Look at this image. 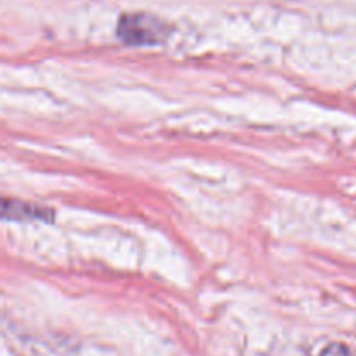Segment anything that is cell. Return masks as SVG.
Masks as SVG:
<instances>
[{"mask_svg": "<svg viewBox=\"0 0 356 356\" xmlns=\"http://www.w3.org/2000/svg\"><path fill=\"white\" fill-rule=\"evenodd\" d=\"M3 218L16 219H35V221H49L52 218L51 209L38 207L35 204H24L17 200H3Z\"/></svg>", "mask_w": 356, "mask_h": 356, "instance_id": "2", "label": "cell"}, {"mask_svg": "<svg viewBox=\"0 0 356 356\" xmlns=\"http://www.w3.org/2000/svg\"><path fill=\"white\" fill-rule=\"evenodd\" d=\"M117 35L129 45H159L170 35V26L160 17L148 13L122 14Z\"/></svg>", "mask_w": 356, "mask_h": 356, "instance_id": "1", "label": "cell"}, {"mask_svg": "<svg viewBox=\"0 0 356 356\" xmlns=\"http://www.w3.org/2000/svg\"><path fill=\"white\" fill-rule=\"evenodd\" d=\"M320 356H353V353H351V350L346 346V344L332 343L329 344V346L323 348Z\"/></svg>", "mask_w": 356, "mask_h": 356, "instance_id": "3", "label": "cell"}]
</instances>
